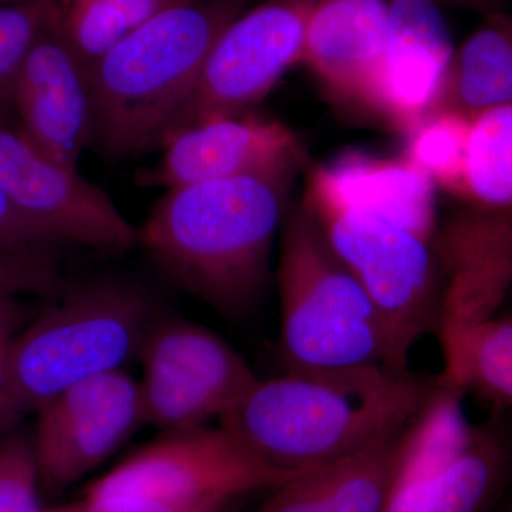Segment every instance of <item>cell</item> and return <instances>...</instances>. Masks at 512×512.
I'll list each match as a JSON object with an SVG mask.
<instances>
[{
    "label": "cell",
    "mask_w": 512,
    "mask_h": 512,
    "mask_svg": "<svg viewBox=\"0 0 512 512\" xmlns=\"http://www.w3.org/2000/svg\"><path fill=\"white\" fill-rule=\"evenodd\" d=\"M301 167L170 188L138 229V244L215 311L247 313L271 278L272 249Z\"/></svg>",
    "instance_id": "obj_1"
},
{
    "label": "cell",
    "mask_w": 512,
    "mask_h": 512,
    "mask_svg": "<svg viewBox=\"0 0 512 512\" xmlns=\"http://www.w3.org/2000/svg\"><path fill=\"white\" fill-rule=\"evenodd\" d=\"M439 387L412 370L285 372L258 379L220 426L262 463L302 473L402 433Z\"/></svg>",
    "instance_id": "obj_2"
},
{
    "label": "cell",
    "mask_w": 512,
    "mask_h": 512,
    "mask_svg": "<svg viewBox=\"0 0 512 512\" xmlns=\"http://www.w3.org/2000/svg\"><path fill=\"white\" fill-rule=\"evenodd\" d=\"M247 0H178L89 67L93 144L111 157L160 146L208 53Z\"/></svg>",
    "instance_id": "obj_3"
},
{
    "label": "cell",
    "mask_w": 512,
    "mask_h": 512,
    "mask_svg": "<svg viewBox=\"0 0 512 512\" xmlns=\"http://www.w3.org/2000/svg\"><path fill=\"white\" fill-rule=\"evenodd\" d=\"M153 305L119 279L64 288L12 342L0 387V434L18 427L70 387L123 370L138 356Z\"/></svg>",
    "instance_id": "obj_4"
},
{
    "label": "cell",
    "mask_w": 512,
    "mask_h": 512,
    "mask_svg": "<svg viewBox=\"0 0 512 512\" xmlns=\"http://www.w3.org/2000/svg\"><path fill=\"white\" fill-rule=\"evenodd\" d=\"M276 276L281 302L279 356L285 372H406L397 365L372 299L330 248L302 202L286 212Z\"/></svg>",
    "instance_id": "obj_5"
},
{
    "label": "cell",
    "mask_w": 512,
    "mask_h": 512,
    "mask_svg": "<svg viewBox=\"0 0 512 512\" xmlns=\"http://www.w3.org/2000/svg\"><path fill=\"white\" fill-rule=\"evenodd\" d=\"M301 202L372 299L397 365L409 370L414 345L440 328L444 269L437 242L346 204L309 174Z\"/></svg>",
    "instance_id": "obj_6"
},
{
    "label": "cell",
    "mask_w": 512,
    "mask_h": 512,
    "mask_svg": "<svg viewBox=\"0 0 512 512\" xmlns=\"http://www.w3.org/2000/svg\"><path fill=\"white\" fill-rule=\"evenodd\" d=\"M463 394L446 383L404 433L402 453L382 512H485L511 463L504 434L474 427Z\"/></svg>",
    "instance_id": "obj_7"
},
{
    "label": "cell",
    "mask_w": 512,
    "mask_h": 512,
    "mask_svg": "<svg viewBox=\"0 0 512 512\" xmlns=\"http://www.w3.org/2000/svg\"><path fill=\"white\" fill-rule=\"evenodd\" d=\"M138 357L146 426L161 433L220 421L259 379L227 340L180 318H154Z\"/></svg>",
    "instance_id": "obj_8"
},
{
    "label": "cell",
    "mask_w": 512,
    "mask_h": 512,
    "mask_svg": "<svg viewBox=\"0 0 512 512\" xmlns=\"http://www.w3.org/2000/svg\"><path fill=\"white\" fill-rule=\"evenodd\" d=\"M298 473L262 463L221 426L168 431L87 485L83 497L160 498L234 504Z\"/></svg>",
    "instance_id": "obj_9"
},
{
    "label": "cell",
    "mask_w": 512,
    "mask_h": 512,
    "mask_svg": "<svg viewBox=\"0 0 512 512\" xmlns=\"http://www.w3.org/2000/svg\"><path fill=\"white\" fill-rule=\"evenodd\" d=\"M316 0H266L244 10L214 43L175 128L241 116L301 64ZM171 130V131H173Z\"/></svg>",
    "instance_id": "obj_10"
},
{
    "label": "cell",
    "mask_w": 512,
    "mask_h": 512,
    "mask_svg": "<svg viewBox=\"0 0 512 512\" xmlns=\"http://www.w3.org/2000/svg\"><path fill=\"white\" fill-rule=\"evenodd\" d=\"M143 426L140 382L124 370L70 387L36 413L42 490L56 495L79 483Z\"/></svg>",
    "instance_id": "obj_11"
},
{
    "label": "cell",
    "mask_w": 512,
    "mask_h": 512,
    "mask_svg": "<svg viewBox=\"0 0 512 512\" xmlns=\"http://www.w3.org/2000/svg\"><path fill=\"white\" fill-rule=\"evenodd\" d=\"M0 188L60 244L101 252H126L138 245V229L109 195L79 171L45 156L9 124H0Z\"/></svg>",
    "instance_id": "obj_12"
},
{
    "label": "cell",
    "mask_w": 512,
    "mask_h": 512,
    "mask_svg": "<svg viewBox=\"0 0 512 512\" xmlns=\"http://www.w3.org/2000/svg\"><path fill=\"white\" fill-rule=\"evenodd\" d=\"M454 52L436 0H389L386 47L360 104L409 133L439 110Z\"/></svg>",
    "instance_id": "obj_13"
},
{
    "label": "cell",
    "mask_w": 512,
    "mask_h": 512,
    "mask_svg": "<svg viewBox=\"0 0 512 512\" xmlns=\"http://www.w3.org/2000/svg\"><path fill=\"white\" fill-rule=\"evenodd\" d=\"M15 127L45 156L77 170L93 144L89 70L57 28V18L30 50L13 92Z\"/></svg>",
    "instance_id": "obj_14"
},
{
    "label": "cell",
    "mask_w": 512,
    "mask_h": 512,
    "mask_svg": "<svg viewBox=\"0 0 512 512\" xmlns=\"http://www.w3.org/2000/svg\"><path fill=\"white\" fill-rule=\"evenodd\" d=\"M160 146V163L141 183L167 190L303 165L306 157L291 128L247 113L175 128Z\"/></svg>",
    "instance_id": "obj_15"
},
{
    "label": "cell",
    "mask_w": 512,
    "mask_h": 512,
    "mask_svg": "<svg viewBox=\"0 0 512 512\" xmlns=\"http://www.w3.org/2000/svg\"><path fill=\"white\" fill-rule=\"evenodd\" d=\"M389 29V0H316L302 62L330 97L362 103Z\"/></svg>",
    "instance_id": "obj_16"
},
{
    "label": "cell",
    "mask_w": 512,
    "mask_h": 512,
    "mask_svg": "<svg viewBox=\"0 0 512 512\" xmlns=\"http://www.w3.org/2000/svg\"><path fill=\"white\" fill-rule=\"evenodd\" d=\"M308 174L346 204L434 239L436 185L406 156L380 157L350 148Z\"/></svg>",
    "instance_id": "obj_17"
},
{
    "label": "cell",
    "mask_w": 512,
    "mask_h": 512,
    "mask_svg": "<svg viewBox=\"0 0 512 512\" xmlns=\"http://www.w3.org/2000/svg\"><path fill=\"white\" fill-rule=\"evenodd\" d=\"M406 430L352 456L295 474L269 490L252 512H382Z\"/></svg>",
    "instance_id": "obj_18"
},
{
    "label": "cell",
    "mask_w": 512,
    "mask_h": 512,
    "mask_svg": "<svg viewBox=\"0 0 512 512\" xmlns=\"http://www.w3.org/2000/svg\"><path fill=\"white\" fill-rule=\"evenodd\" d=\"M439 336L444 383L495 407H512V313L447 326Z\"/></svg>",
    "instance_id": "obj_19"
},
{
    "label": "cell",
    "mask_w": 512,
    "mask_h": 512,
    "mask_svg": "<svg viewBox=\"0 0 512 512\" xmlns=\"http://www.w3.org/2000/svg\"><path fill=\"white\" fill-rule=\"evenodd\" d=\"M508 104H512V15L500 10L485 15L454 52L439 110L473 117Z\"/></svg>",
    "instance_id": "obj_20"
},
{
    "label": "cell",
    "mask_w": 512,
    "mask_h": 512,
    "mask_svg": "<svg viewBox=\"0 0 512 512\" xmlns=\"http://www.w3.org/2000/svg\"><path fill=\"white\" fill-rule=\"evenodd\" d=\"M464 201L474 210H512V104L471 117Z\"/></svg>",
    "instance_id": "obj_21"
},
{
    "label": "cell",
    "mask_w": 512,
    "mask_h": 512,
    "mask_svg": "<svg viewBox=\"0 0 512 512\" xmlns=\"http://www.w3.org/2000/svg\"><path fill=\"white\" fill-rule=\"evenodd\" d=\"M471 117L451 110L434 111L406 134V153L436 187L466 200Z\"/></svg>",
    "instance_id": "obj_22"
},
{
    "label": "cell",
    "mask_w": 512,
    "mask_h": 512,
    "mask_svg": "<svg viewBox=\"0 0 512 512\" xmlns=\"http://www.w3.org/2000/svg\"><path fill=\"white\" fill-rule=\"evenodd\" d=\"M57 18L56 0L0 5V124L15 126L13 92L30 50Z\"/></svg>",
    "instance_id": "obj_23"
},
{
    "label": "cell",
    "mask_w": 512,
    "mask_h": 512,
    "mask_svg": "<svg viewBox=\"0 0 512 512\" xmlns=\"http://www.w3.org/2000/svg\"><path fill=\"white\" fill-rule=\"evenodd\" d=\"M57 28L89 69L131 32L117 0H56Z\"/></svg>",
    "instance_id": "obj_24"
},
{
    "label": "cell",
    "mask_w": 512,
    "mask_h": 512,
    "mask_svg": "<svg viewBox=\"0 0 512 512\" xmlns=\"http://www.w3.org/2000/svg\"><path fill=\"white\" fill-rule=\"evenodd\" d=\"M32 436L15 429L0 434V512H45Z\"/></svg>",
    "instance_id": "obj_25"
},
{
    "label": "cell",
    "mask_w": 512,
    "mask_h": 512,
    "mask_svg": "<svg viewBox=\"0 0 512 512\" xmlns=\"http://www.w3.org/2000/svg\"><path fill=\"white\" fill-rule=\"evenodd\" d=\"M63 288L53 252H0V295L56 296Z\"/></svg>",
    "instance_id": "obj_26"
},
{
    "label": "cell",
    "mask_w": 512,
    "mask_h": 512,
    "mask_svg": "<svg viewBox=\"0 0 512 512\" xmlns=\"http://www.w3.org/2000/svg\"><path fill=\"white\" fill-rule=\"evenodd\" d=\"M57 245L60 242L19 211L0 188V252H53Z\"/></svg>",
    "instance_id": "obj_27"
},
{
    "label": "cell",
    "mask_w": 512,
    "mask_h": 512,
    "mask_svg": "<svg viewBox=\"0 0 512 512\" xmlns=\"http://www.w3.org/2000/svg\"><path fill=\"white\" fill-rule=\"evenodd\" d=\"M82 512H220L228 505L160 500V498L114 495L83 497L77 501ZM231 505V504H229Z\"/></svg>",
    "instance_id": "obj_28"
},
{
    "label": "cell",
    "mask_w": 512,
    "mask_h": 512,
    "mask_svg": "<svg viewBox=\"0 0 512 512\" xmlns=\"http://www.w3.org/2000/svg\"><path fill=\"white\" fill-rule=\"evenodd\" d=\"M28 305L20 296L0 295V346L10 342L30 322Z\"/></svg>",
    "instance_id": "obj_29"
},
{
    "label": "cell",
    "mask_w": 512,
    "mask_h": 512,
    "mask_svg": "<svg viewBox=\"0 0 512 512\" xmlns=\"http://www.w3.org/2000/svg\"><path fill=\"white\" fill-rule=\"evenodd\" d=\"M450 2L456 3L458 6H463V8L478 10V12H483L484 15H488V13L503 10V6L507 0H450Z\"/></svg>",
    "instance_id": "obj_30"
},
{
    "label": "cell",
    "mask_w": 512,
    "mask_h": 512,
    "mask_svg": "<svg viewBox=\"0 0 512 512\" xmlns=\"http://www.w3.org/2000/svg\"><path fill=\"white\" fill-rule=\"evenodd\" d=\"M12 342V340H10ZM0 346V387H2L3 376H5L6 356H8L9 343Z\"/></svg>",
    "instance_id": "obj_31"
},
{
    "label": "cell",
    "mask_w": 512,
    "mask_h": 512,
    "mask_svg": "<svg viewBox=\"0 0 512 512\" xmlns=\"http://www.w3.org/2000/svg\"><path fill=\"white\" fill-rule=\"evenodd\" d=\"M45 512H82L76 503L56 505V507H46Z\"/></svg>",
    "instance_id": "obj_32"
},
{
    "label": "cell",
    "mask_w": 512,
    "mask_h": 512,
    "mask_svg": "<svg viewBox=\"0 0 512 512\" xmlns=\"http://www.w3.org/2000/svg\"><path fill=\"white\" fill-rule=\"evenodd\" d=\"M25 2V0H0V5H9V3Z\"/></svg>",
    "instance_id": "obj_33"
},
{
    "label": "cell",
    "mask_w": 512,
    "mask_h": 512,
    "mask_svg": "<svg viewBox=\"0 0 512 512\" xmlns=\"http://www.w3.org/2000/svg\"><path fill=\"white\" fill-rule=\"evenodd\" d=\"M220 512H237L234 508V504L228 505V507H225L224 510H221Z\"/></svg>",
    "instance_id": "obj_34"
},
{
    "label": "cell",
    "mask_w": 512,
    "mask_h": 512,
    "mask_svg": "<svg viewBox=\"0 0 512 512\" xmlns=\"http://www.w3.org/2000/svg\"><path fill=\"white\" fill-rule=\"evenodd\" d=\"M507 299H511V302H512V286H511V291H510V293H508ZM508 312L512 313V308H511V309H510V311H508Z\"/></svg>",
    "instance_id": "obj_35"
}]
</instances>
